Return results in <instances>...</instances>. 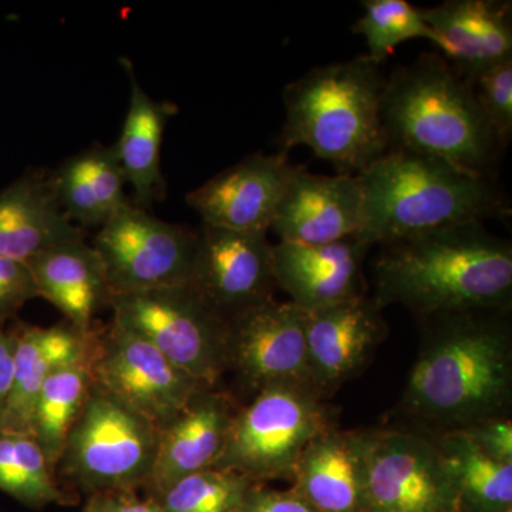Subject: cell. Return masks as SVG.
<instances>
[{"label": "cell", "instance_id": "cell-19", "mask_svg": "<svg viewBox=\"0 0 512 512\" xmlns=\"http://www.w3.org/2000/svg\"><path fill=\"white\" fill-rule=\"evenodd\" d=\"M237 407L227 393L202 389L160 431L157 456L144 493L156 497L175 481L217 466Z\"/></svg>", "mask_w": 512, "mask_h": 512}, {"label": "cell", "instance_id": "cell-39", "mask_svg": "<svg viewBox=\"0 0 512 512\" xmlns=\"http://www.w3.org/2000/svg\"><path fill=\"white\" fill-rule=\"evenodd\" d=\"M508 512H512V511H508Z\"/></svg>", "mask_w": 512, "mask_h": 512}, {"label": "cell", "instance_id": "cell-6", "mask_svg": "<svg viewBox=\"0 0 512 512\" xmlns=\"http://www.w3.org/2000/svg\"><path fill=\"white\" fill-rule=\"evenodd\" d=\"M160 430L93 382L57 464L84 493L143 490L156 461Z\"/></svg>", "mask_w": 512, "mask_h": 512}, {"label": "cell", "instance_id": "cell-3", "mask_svg": "<svg viewBox=\"0 0 512 512\" xmlns=\"http://www.w3.org/2000/svg\"><path fill=\"white\" fill-rule=\"evenodd\" d=\"M356 177L363 195L360 237L372 247L511 214L493 178L413 151L387 150Z\"/></svg>", "mask_w": 512, "mask_h": 512}, {"label": "cell", "instance_id": "cell-15", "mask_svg": "<svg viewBox=\"0 0 512 512\" xmlns=\"http://www.w3.org/2000/svg\"><path fill=\"white\" fill-rule=\"evenodd\" d=\"M363 195L356 175H316L299 167L276 208L271 229L285 244L328 245L362 232Z\"/></svg>", "mask_w": 512, "mask_h": 512}, {"label": "cell", "instance_id": "cell-25", "mask_svg": "<svg viewBox=\"0 0 512 512\" xmlns=\"http://www.w3.org/2000/svg\"><path fill=\"white\" fill-rule=\"evenodd\" d=\"M49 178L57 202L77 227H103L130 202L114 146H93L64 161Z\"/></svg>", "mask_w": 512, "mask_h": 512}, {"label": "cell", "instance_id": "cell-33", "mask_svg": "<svg viewBox=\"0 0 512 512\" xmlns=\"http://www.w3.org/2000/svg\"><path fill=\"white\" fill-rule=\"evenodd\" d=\"M464 430L487 456L501 463H512V421L507 416L478 421Z\"/></svg>", "mask_w": 512, "mask_h": 512}, {"label": "cell", "instance_id": "cell-29", "mask_svg": "<svg viewBox=\"0 0 512 512\" xmlns=\"http://www.w3.org/2000/svg\"><path fill=\"white\" fill-rule=\"evenodd\" d=\"M362 18L353 32L365 37L367 57L382 66L402 43L413 39L436 43V35L424 22L421 8L407 0H365Z\"/></svg>", "mask_w": 512, "mask_h": 512}, {"label": "cell", "instance_id": "cell-11", "mask_svg": "<svg viewBox=\"0 0 512 512\" xmlns=\"http://www.w3.org/2000/svg\"><path fill=\"white\" fill-rule=\"evenodd\" d=\"M93 382L158 430L171 423L192 397L208 389L151 343L111 320L97 330Z\"/></svg>", "mask_w": 512, "mask_h": 512}, {"label": "cell", "instance_id": "cell-26", "mask_svg": "<svg viewBox=\"0 0 512 512\" xmlns=\"http://www.w3.org/2000/svg\"><path fill=\"white\" fill-rule=\"evenodd\" d=\"M434 440L456 484L461 512L512 511V463L487 456L464 429L441 431Z\"/></svg>", "mask_w": 512, "mask_h": 512}, {"label": "cell", "instance_id": "cell-20", "mask_svg": "<svg viewBox=\"0 0 512 512\" xmlns=\"http://www.w3.org/2000/svg\"><path fill=\"white\" fill-rule=\"evenodd\" d=\"M63 320L50 328L16 323L10 332L15 338V375L0 429L33 436V414L40 389L57 367L84 355L96 338Z\"/></svg>", "mask_w": 512, "mask_h": 512}, {"label": "cell", "instance_id": "cell-31", "mask_svg": "<svg viewBox=\"0 0 512 512\" xmlns=\"http://www.w3.org/2000/svg\"><path fill=\"white\" fill-rule=\"evenodd\" d=\"M471 86L495 136L507 147L512 137V59L478 74Z\"/></svg>", "mask_w": 512, "mask_h": 512}, {"label": "cell", "instance_id": "cell-1", "mask_svg": "<svg viewBox=\"0 0 512 512\" xmlns=\"http://www.w3.org/2000/svg\"><path fill=\"white\" fill-rule=\"evenodd\" d=\"M375 302L403 305L421 316L507 312L512 296V247L480 222L423 232L380 245Z\"/></svg>", "mask_w": 512, "mask_h": 512}, {"label": "cell", "instance_id": "cell-14", "mask_svg": "<svg viewBox=\"0 0 512 512\" xmlns=\"http://www.w3.org/2000/svg\"><path fill=\"white\" fill-rule=\"evenodd\" d=\"M299 167L288 156L252 154L187 195L202 224L242 232H268L276 208Z\"/></svg>", "mask_w": 512, "mask_h": 512}, {"label": "cell", "instance_id": "cell-22", "mask_svg": "<svg viewBox=\"0 0 512 512\" xmlns=\"http://www.w3.org/2000/svg\"><path fill=\"white\" fill-rule=\"evenodd\" d=\"M84 237L56 200L49 175L35 171L0 191V256L29 264L36 256Z\"/></svg>", "mask_w": 512, "mask_h": 512}, {"label": "cell", "instance_id": "cell-2", "mask_svg": "<svg viewBox=\"0 0 512 512\" xmlns=\"http://www.w3.org/2000/svg\"><path fill=\"white\" fill-rule=\"evenodd\" d=\"M505 313L474 311L424 318L431 333L404 392V409L414 419L448 431L504 416L512 387Z\"/></svg>", "mask_w": 512, "mask_h": 512}, {"label": "cell", "instance_id": "cell-4", "mask_svg": "<svg viewBox=\"0 0 512 512\" xmlns=\"http://www.w3.org/2000/svg\"><path fill=\"white\" fill-rule=\"evenodd\" d=\"M382 120L389 150L441 158L494 180L504 147L478 106L471 83L440 53H424L387 77Z\"/></svg>", "mask_w": 512, "mask_h": 512}, {"label": "cell", "instance_id": "cell-9", "mask_svg": "<svg viewBox=\"0 0 512 512\" xmlns=\"http://www.w3.org/2000/svg\"><path fill=\"white\" fill-rule=\"evenodd\" d=\"M363 512L460 510L436 440L406 430L360 431Z\"/></svg>", "mask_w": 512, "mask_h": 512}, {"label": "cell", "instance_id": "cell-38", "mask_svg": "<svg viewBox=\"0 0 512 512\" xmlns=\"http://www.w3.org/2000/svg\"><path fill=\"white\" fill-rule=\"evenodd\" d=\"M446 512H461V510H458V508H457V510H448Z\"/></svg>", "mask_w": 512, "mask_h": 512}, {"label": "cell", "instance_id": "cell-23", "mask_svg": "<svg viewBox=\"0 0 512 512\" xmlns=\"http://www.w3.org/2000/svg\"><path fill=\"white\" fill-rule=\"evenodd\" d=\"M293 490L318 512H363L362 436L336 427L303 450Z\"/></svg>", "mask_w": 512, "mask_h": 512}, {"label": "cell", "instance_id": "cell-16", "mask_svg": "<svg viewBox=\"0 0 512 512\" xmlns=\"http://www.w3.org/2000/svg\"><path fill=\"white\" fill-rule=\"evenodd\" d=\"M384 330L382 308L366 295L306 312V359L312 389L322 399L335 392L366 362Z\"/></svg>", "mask_w": 512, "mask_h": 512}, {"label": "cell", "instance_id": "cell-36", "mask_svg": "<svg viewBox=\"0 0 512 512\" xmlns=\"http://www.w3.org/2000/svg\"><path fill=\"white\" fill-rule=\"evenodd\" d=\"M107 497L110 512H164L157 498L147 494L141 497L137 490L116 491Z\"/></svg>", "mask_w": 512, "mask_h": 512}, {"label": "cell", "instance_id": "cell-10", "mask_svg": "<svg viewBox=\"0 0 512 512\" xmlns=\"http://www.w3.org/2000/svg\"><path fill=\"white\" fill-rule=\"evenodd\" d=\"M197 244L198 232L158 220L131 201L92 242L113 296L191 284Z\"/></svg>", "mask_w": 512, "mask_h": 512}, {"label": "cell", "instance_id": "cell-28", "mask_svg": "<svg viewBox=\"0 0 512 512\" xmlns=\"http://www.w3.org/2000/svg\"><path fill=\"white\" fill-rule=\"evenodd\" d=\"M0 491L30 508L70 504L32 434L0 429Z\"/></svg>", "mask_w": 512, "mask_h": 512}, {"label": "cell", "instance_id": "cell-17", "mask_svg": "<svg viewBox=\"0 0 512 512\" xmlns=\"http://www.w3.org/2000/svg\"><path fill=\"white\" fill-rule=\"evenodd\" d=\"M370 248L360 234L315 247L279 242L272 247L275 284L308 313L366 295L363 262Z\"/></svg>", "mask_w": 512, "mask_h": 512}, {"label": "cell", "instance_id": "cell-35", "mask_svg": "<svg viewBox=\"0 0 512 512\" xmlns=\"http://www.w3.org/2000/svg\"><path fill=\"white\" fill-rule=\"evenodd\" d=\"M15 375V338L0 322V420L5 413Z\"/></svg>", "mask_w": 512, "mask_h": 512}, {"label": "cell", "instance_id": "cell-12", "mask_svg": "<svg viewBox=\"0 0 512 512\" xmlns=\"http://www.w3.org/2000/svg\"><path fill=\"white\" fill-rule=\"evenodd\" d=\"M227 372H234L239 383L255 394L272 384L312 389L306 312L291 301L271 299L228 319Z\"/></svg>", "mask_w": 512, "mask_h": 512}, {"label": "cell", "instance_id": "cell-34", "mask_svg": "<svg viewBox=\"0 0 512 512\" xmlns=\"http://www.w3.org/2000/svg\"><path fill=\"white\" fill-rule=\"evenodd\" d=\"M242 512H318L301 495L291 490H274L255 483L245 500Z\"/></svg>", "mask_w": 512, "mask_h": 512}, {"label": "cell", "instance_id": "cell-32", "mask_svg": "<svg viewBox=\"0 0 512 512\" xmlns=\"http://www.w3.org/2000/svg\"><path fill=\"white\" fill-rule=\"evenodd\" d=\"M37 296L29 264L0 256V322L13 318L26 302Z\"/></svg>", "mask_w": 512, "mask_h": 512}, {"label": "cell", "instance_id": "cell-18", "mask_svg": "<svg viewBox=\"0 0 512 512\" xmlns=\"http://www.w3.org/2000/svg\"><path fill=\"white\" fill-rule=\"evenodd\" d=\"M440 55L468 83L512 59L511 2L446 0L421 9Z\"/></svg>", "mask_w": 512, "mask_h": 512}, {"label": "cell", "instance_id": "cell-37", "mask_svg": "<svg viewBox=\"0 0 512 512\" xmlns=\"http://www.w3.org/2000/svg\"><path fill=\"white\" fill-rule=\"evenodd\" d=\"M83 512H110L109 497H107V494L90 495L89 500L84 505Z\"/></svg>", "mask_w": 512, "mask_h": 512}, {"label": "cell", "instance_id": "cell-7", "mask_svg": "<svg viewBox=\"0 0 512 512\" xmlns=\"http://www.w3.org/2000/svg\"><path fill=\"white\" fill-rule=\"evenodd\" d=\"M333 427L328 407L311 387L272 384L235 412L217 470L254 483L292 480L303 450Z\"/></svg>", "mask_w": 512, "mask_h": 512}, {"label": "cell", "instance_id": "cell-5", "mask_svg": "<svg viewBox=\"0 0 512 512\" xmlns=\"http://www.w3.org/2000/svg\"><path fill=\"white\" fill-rule=\"evenodd\" d=\"M387 76L366 55L315 67L284 90L279 153L311 148L340 174H359L389 150L382 120Z\"/></svg>", "mask_w": 512, "mask_h": 512}, {"label": "cell", "instance_id": "cell-24", "mask_svg": "<svg viewBox=\"0 0 512 512\" xmlns=\"http://www.w3.org/2000/svg\"><path fill=\"white\" fill-rule=\"evenodd\" d=\"M130 77L131 93L126 120L119 141L114 144L127 184L134 192V205L148 210L165 194L161 173V148L168 121L177 113V106L168 101L151 99L134 76L133 64L121 59Z\"/></svg>", "mask_w": 512, "mask_h": 512}, {"label": "cell", "instance_id": "cell-27", "mask_svg": "<svg viewBox=\"0 0 512 512\" xmlns=\"http://www.w3.org/2000/svg\"><path fill=\"white\" fill-rule=\"evenodd\" d=\"M94 340L84 355L53 370L37 397L33 414V437L42 447L56 474L70 430L82 414L92 392Z\"/></svg>", "mask_w": 512, "mask_h": 512}, {"label": "cell", "instance_id": "cell-21", "mask_svg": "<svg viewBox=\"0 0 512 512\" xmlns=\"http://www.w3.org/2000/svg\"><path fill=\"white\" fill-rule=\"evenodd\" d=\"M40 298L55 305L64 320L82 332L96 328L94 318L110 308L106 269L86 238L64 242L29 262Z\"/></svg>", "mask_w": 512, "mask_h": 512}, {"label": "cell", "instance_id": "cell-13", "mask_svg": "<svg viewBox=\"0 0 512 512\" xmlns=\"http://www.w3.org/2000/svg\"><path fill=\"white\" fill-rule=\"evenodd\" d=\"M268 232L202 224L191 285L225 319L271 301L276 286Z\"/></svg>", "mask_w": 512, "mask_h": 512}, {"label": "cell", "instance_id": "cell-30", "mask_svg": "<svg viewBox=\"0 0 512 512\" xmlns=\"http://www.w3.org/2000/svg\"><path fill=\"white\" fill-rule=\"evenodd\" d=\"M254 481L234 471H198L156 495L164 512H242Z\"/></svg>", "mask_w": 512, "mask_h": 512}, {"label": "cell", "instance_id": "cell-8", "mask_svg": "<svg viewBox=\"0 0 512 512\" xmlns=\"http://www.w3.org/2000/svg\"><path fill=\"white\" fill-rule=\"evenodd\" d=\"M110 309L114 323L147 340L208 389L227 372L228 319L191 284L116 295Z\"/></svg>", "mask_w": 512, "mask_h": 512}]
</instances>
